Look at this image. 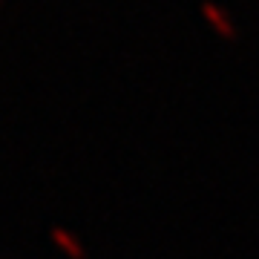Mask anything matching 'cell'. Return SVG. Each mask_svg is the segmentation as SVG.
Masks as SVG:
<instances>
[{
  "label": "cell",
  "mask_w": 259,
  "mask_h": 259,
  "mask_svg": "<svg viewBox=\"0 0 259 259\" xmlns=\"http://www.w3.org/2000/svg\"><path fill=\"white\" fill-rule=\"evenodd\" d=\"M202 15L207 18V23H210V26L216 29L222 37H228V40H233V37H236V32H233V23L228 20V15H225V12L216 6V3H202Z\"/></svg>",
  "instance_id": "1"
},
{
  "label": "cell",
  "mask_w": 259,
  "mask_h": 259,
  "mask_svg": "<svg viewBox=\"0 0 259 259\" xmlns=\"http://www.w3.org/2000/svg\"><path fill=\"white\" fill-rule=\"evenodd\" d=\"M0 3H3V0H0Z\"/></svg>",
  "instance_id": "2"
}]
</instances>
